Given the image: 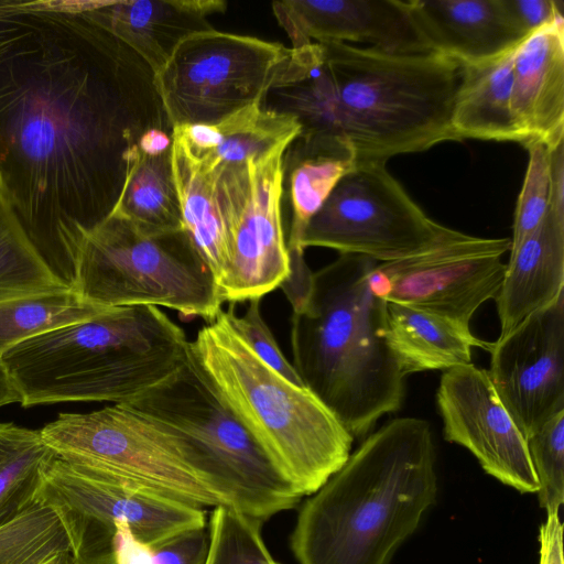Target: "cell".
<instances>
[{"label": "cell", "mask_w": 564, "mask_h": 564, "mask_svg": "<svg viewBox=\"0 0 564 564\" xmlns=\"http://www.w3.org/2000/svg\"><path fill=\"white\" fill-rule=\"evenodd\" d=\"M525 441L539 481V505L547 516L556 514L564 502V411Z\"/></svg>", "instance_id": "35"}, {"label": "cell", "mask_w": 564, "mask_h": 564, "mask_svg": "<svg viewBox=\"0 0 564 564\" xmlns=\"http://www.w3.org/2000/svg\"><path fill=\"white\" fill-rule=\"evenodd\" d=\"M172 170L183 227L210 269L218 290L228 267V228L218 196L217 167L193 158L173 135Z\"/></svg>", "instance_id": "26"}, {"label": "cell", "mask_w": 564, "mask_h": 564, "mask_svg": "<svg viewBox=\"0 0 564 564\" xmlns=\"http://www.w3.org/2000/svg\"><path fill=\"white\" fill-rule=\"evenodd\" d=\"M107 310L85 301L73 290L0 301V354L31 337Z\"/></svg>", "instance_id": "30"}, {"label": "cell", "mask_w": 564, "mask_h": 564, "mask_svg": "<svg viewBox=\"0 0 564 564\" xmlns=\"http://www.w3.org/2000/svg\"><path fill=\"white\" fill-rule=\"evenodd\" d=\"M260 301L261 299L250 300L242 316L236 315L234 304H230L227 311L232 326L262 361L295 384L305 386L265 324L261 315Z\"/></svg>", "instance_id": "36"}, {"label": "cell", "mask_w": 564, "mask_h": 564, "mask_svg": "<svg viewBox=\"0 0 564 564\" xmlns=\"http://www.w3.org/2000/svg\"><path fill=\"white\" fill-rule=\"evenodd\" d=\"M494 388L527 440L564 411V294L492 343Z\"/></svg>", "instance_id": "15"}, {"label": "cell", "mask_w": 564, "mask_h": 564, "mask_svg": "<svg viewBox=\"0 0 564 564\" xmlns=\"http://www.w3.org/2000/svg\"><path fill=\"white\" fill-rule=\"evenodd\" d=\"M69 290L44 263L0 194V301Z\"/></svg>", "instance_id": "29"}, {"label": "cell", "mask_w": 564, "mask_h": 564, "mask_svg": "<svg viewBox=\"0 0 564 564\" xmlns=\"http://www.w3.org/2000/svg\"><path fill=\"white\" fill-rule=\"evenodd\" d=\"M21 393L7 370L0 354V408L11 403L21 404Z\"/></svg>", "instance_id": "40"}, {"label": "cell", "mask_w": 564, "mask_h": 564, "mask_svg": "<svg viewBox=\"0 0 564 564\" xmlns=\"http://www.w3.org/2000/svg\"><path fill=\"white\" fill-rule=\"evenodd\" d=\"M263 522L226 507H214L208 520V553L205 564H281L262 536Z\"/></svg>", "instance_id": "32"}, {"label": "cell", "mask_w": 564, "mask_h": 564, "mask_svg": "<svg viewBox=\"0 0 564 564\" xmlns=\"http://www.w3.org/2000/svg\"><path fill=\"white\" fill-rule=\"evenodd\" d=\"M189 340L155 306L112 307L12 346L1 359L24 408L126 403L175 373Z\"/></svg>", "instance_id": "4"}, {"label": "cell", "mask_w": 564, "mask_h": 564, "mask_svg": "<svg viewBox=\"0 0 564 564\" xmlns=\"http://www.w3.org/2000/svg\"><path fill=\"white\" fill-rule=\"evenodd\" d=\"M551 149V198L549 212L564 220V141Z\"/></svg>", "instance_id": "39"}, {"label": "cell", "mask_w": 564, "mask_h": 564, "mask_svg": "<svg viewBox=\"0 0 564 564\" xmlns=\"http://www.w3.org/2000/svg\"><path fill=\"white\" fill-rule=\"evenodd\" d=\"M36 498L68 533L76 564H111L116 523L148 545L207 525L206 509L87 473L57 456L46 465Z\"/></svg>", "instance_id": "10"}, {"label": "cell", "mask_w": 564, "mask_h": 564, "mask_svg": "<svg viewBox=\"0 0 564 564\" xmlns=\"http://www.w3.org/2000/svg\"><path fill=\"white\" fill-rule=\"evenodd\" d=\"M41 434L57 456L93 475L202 509L220 506L194 444L126 403L61 413Z\"/></svg>", "instance_id": "9"}, {"label": "cell", "mask_w": 564, "mask_h": 564, "mask_svg": "<svg viewBox=\"0 0 564 564\" xmlns=\"http://www.w3.org/2000/svg\"><path fill=\"white\" fill-rule=\"evenodd\" d=\"M436 496L429 422L393 419L303 501L291 550L299 564H390Z\"/></svg>", "instance_id": "2"}, {"label": "cell", "mask_w": 564, "mask_h": 564, "mask_svg": "<svg viewBox=\"0 0 564 564\" xmlns=\"http://www.w3.org/2000/svg\"><path fill=\"white\" fill-rule=\"evenodd\" d=\"M337 132L357 163L458 141L451 126L460 65L437 53H392L349 43H321Z\"/></svg>", "instance_id": "6"}, {"label": "cell", "mask_w": 564, "mask_h": 564, "mask_svg": "<svg viewBox=\"0 0 564 564\" xmlns=\"http://www.w3.org/2000/svg\"><path fill=\"white\" fill-rule=\"evenodd\" d=\"M510 106L525 142L534 139L554 148L564 141V19L514 47Z\"/></svg>", "instance_id": "19"}, {"label": "cell", "mask_w": 564, "mask_h": 564, "mask_svg": "<svg viewBox=\"0 0 564 564\" xmlns=\"http://www.w3.org/2000/svg\"><path fill=\"white\" fill-rule=\"evenodd\" d=\"M356 165L354 150L341 135L300 134L288 145L282 186L291 212L289 253H304L299 243L308 220Z\"/></svg>", "instance_id": "22"}, {"label": "cell", "mask_w": 564, "mask_h": 564, "mask_svg": "<svg viewBox=\"0 0 564 564\" xmlns=\"http://www.w3.org/2000/svg\"><path fill=\"white\" fill-rule=\"evenodd\" d=\"M189 347L221 400L302 497L346 463L352 435L307 387L262 361L228 311L204 325Z\"/></svg>", "instance_id": "5"}, {"label": "cell", "mask_w": 564, "mask_h": 564, "mask_svg": "<svg viewBox=\"0 0 564 564\" xmlns=\"http://www.w3.org/2000/svg\"><path fill=\"white\" fill-rule=\"evenodd\" d=\"M73 291L105 308L162 306L207 323L224 303L185 229L145 235L115 215L87 237Z\"/></svg>", "instance_id": "8"}, {"label": "cell", "mask_w": 564, "mask_h": 564, "mask_svg": "<svg viewBox=\"0 0 564 564\" xmlns=\"http://www.w3.org/2000/svg\"><path fill=\"white\" fill-rule=\"evenodd\" d=\"M444 438L468 449L481 468L522 494H536L527 441L500 401L488 370L470 364L443 372L436 391Z\"/></svg>", "instance_id": "16"}, {"label": "cell", "mask_w": 564, "mask_h": 564, "mask_svg": "<svg viewBox=\"0 0 564 564\" xmlns=\"http://www.w3.org/2000/svg\"><path fill=\"white\" fill-rule=\"evenodd\" d=\"M513 50L495 58L459 64L451 126L458 141L478 139L524 144L510 106Z\"/></svg>", "instance_id": "25"}, {"label": "cell", "mask_w": 564, "mask_h": 564, "mask_svg": "<svg viewBox=\"0 0 564 564\" xmlns=\"http://www.w3.org/2000/svg\"><path fill=\"white\" fill-rule=\"evenodd\" d=\"M564 294V220L550 212L509 261L495 297L500 335Z\"/></svg>", "instance_id": "21"}, {"label": "cell", "mask_w": 564, "mask_h": 564, "mask_svg": "<svg viewBox=\"0 0 564 564\" xmlns=\"http://www.w3.org/2000/svg\"><path fill=\"white\" fill-rule=\"evenodd\" d=\"M44 564H75L73 554H61Z\"/></svg>", "instance_id": "41"}, {"label": "cell", "mask_w": 564, "mask_h": 564, "mask_svg": "<svg viewBox=\"0 0 564 564\" xmlns=\"http://www.w3.org/2000/svg\"><path fill=\"white\" fill-rule=\"evenodd\" d=\"M272 12L291 48L355 42L392 53H433L404 0H285L273 2Z\"/></svg>", "instance_id": "17"}, {"label": "cell", "mask_w": 564, "mask_h": 564, "mask_svg": "<svg viewBox=\"0 0 564 564\" xmlns=\"http://www.w3.org/2000/svg\"><path fill=\"white\" fill-rule=\"evenodd\" d=\"M289 54L281 43L215 29L188 36L155 73L172 128L214 123L262 102Z\"/></svg>", "instance_id": "12"}, {"label": "cell", "mask_w": 564, "mask_h": 564, "mask_svg": "<svg viewBox=\"0 0 564 564\" xmlns=\"http://www.w3.org/2000/svg\"><path fill=\"white\" fill-rule=\"evenodd\" d=\"M61 554H73L66 528L57 512L37 498L0 525V564H44Z\"/></svg>", "instance_id": "31"}, {"label": "cell", "mask_w": 564, "mask_h": 564, "mask_svg": "<svg viewBox=\"0 0 564 564\" xmlns=\"http://www.w3.org/2000/svg\"><path fill=\"white\" fill-rule=\"evenodd\" d=\"M116 527L111 564H205L209 544L207 525L158 545L139 541L124 522H117Z\"/></svg>", "instance_id": "33"}, {"label": "cell", "mask_w": 564, "mask_h": 564, "mask_svg": "<svg viewBox=\"0 0 564 564\" xmlns=\"http://www.w3.org/2000/svg\"><path fill=\"white\" fill-rule=\"evenodd\" d=\"M458 230L431 217L411 198L386 163H357L308 220L299 248L399 261L426 251Z\"/></svg>", "instance_id": "11"}, {"label": "cell", "mask_w": 564, "mask_h": 564, "mask_svg": "<svg viewBox=\"0 0 564 564\" xmlns=\"http://www.w3.org/2000/svg\"><path fill=\"white\" fill-rule=\"evenodd\" d=\"M111 215L145 235L184 229L173 177L172 148L159 154H147L139 149Z\"/></svg>", "instance_id": "27"}, {"label": "cell", "mask_w": 564, "mask_h": 564, "mask_svg": "<svg viewBox=\"0 0 564 564\" xmlns=\"http://www.w3.org/2000/svg\"><path fill=\"white\" fill-rule=\"evenodd\" d=\"M510 238H482L458 231L451 239L412 257L378 263L372 289L387 302L442 316L470 329V319L495 300L503 280Z\"/></svg>", "instance_id": "14"}, {"label": "cell", "mask_w": 564, "mask_h": 564, "mask_svg": "<svg viewBox=\"0 0 564 564\" xmlns=\"http://www.w3.org/2000/svg\"><path fill=\"white\" fill-rule=\"evenodd\" d=\"M377 261L340 254L313 273L291 317L293 367L352 437H365L403 402L405 377L383 334L386 301L372 289Z\"/></svg>", "instance_id": "3"}, {"label": "cell", "mask_w": 564, "mask_h": 564, "mask_svg": "<svg viewBox=\"0 0 564 564\" xmlns=\"http://www.w3.org/2000/svg\"><path fill=\"white\" fill-rule=\"evenodd\" d=\"M383 334L404 377L470 364L474 347L489 351L492 345L442 316L387 301Z\"/></svg>", "instance_id": "24"}, {"label": "cell", "mask_w": 564, "mask_h": 564, "mask_svg": "<svg viewBox=\"0 0 564 564\" xmlns=\"http://www.w3.org/2000/svg\"><path fill=\"white\" fill-rule=\"evenodd\" d=\"M150 129L173 131L133 50L70 0H0V194L72 290Z\"/></svg>", "instance_id": "1"}, {"label": "cell", "mask_w": 564, "mask_h": 564, "mask_svg": "<svg viewBox=\"0 0 564 564\" xmlns=\"http://www.w3.org/2000/svg\"><path fill=\"white\" fill-rule=\"evenodd\" d=\"M540 564L563 563V525L558 513L547 516L540 528Z\"/></svg>", "instance_id": "38"}, {"label": "cell", "mask_w": 564, "mask_h": 564, "mask_svg": "<svg viewBox=\"0 0 564 564\" xmlns=\"http://www.w3.org/2000/svg\"><path fill=\"white\" fill-rule=\"evenodd\" d=\"M514 30L525 39L563 17V2L556 0H500Z\"/></svg>", "instance_id": "37"}, {"label": "cell", "mask_w": 564, "mask_h": 564, "mask_svg": "<svg viewBox=\"0 0 564 564\" xmlns=\"http://www.w3.org/2000/svg\"><path fill=\"white\" fill-rule=\"evenodd\" d=\"M431 52L459 64L488 61L514 48L523 39L500 0H404Z\"/></svg>", "instance_id": "20"}, {"label": "cell", "mask_w": 564, "mask_h": 564, "mask_svg": "<svg viewBox=\"0 0 564 564\" xmlns=\"http://www.w3.org/2000/svg\"><path fill=\"white\" fill-rule=\"evenodd\" d=\"M523 147L528 151V165L514 208L509 252L543 221L550 209L551 149L534 139Z\"/></svg>", "instance_id": "34"}, {"label": "cell", "mask_w": 564, "mask_h": 564, "mask_svg": "<svg viewBox=\"0 0 564 564\" xmlns=\"http://www.w3.org/2000/svg\"><path fill=\"white\" fill-rule=\"evenodd\" d=\"M55 455L41 430L0 422V525L36 499L43 471Z\"/></svg>", "instance_id": "28"}, {"label": "cell", "mask_w": 564, "mask_h": 564, "mask_svg": "<svg viewBox=\"0 0 564 564\" xmlns=\"http://www.w3.org/2000/svg\"><path fill=\"white\" fill-rule=\"evenodd\" d=\"M301 131L294 117L258 102L214 123L174 127L172 135L193 158L215 169L220 164L245 163L286 148Z\"/></svg>", "instance_id": "23"}, {"label": "cell", "mask_w": 564, "mask_h": 564, "mask_svg": "<svg viewBox=\"0 0 564 564\" xmlns=\"http://www.w3.org/2000/svg\"><path fill=\"white\" fill-rule=\"evenodd\" d=\"M76 564V563H75Z\"/></svg>", "instance_id": "42"}, {"label": "cell", "mask_w": 564, "mask_h": 564, "mask_svg": "<svg viewBox=\"0 0 564 564\" xmlns=\"http://www.w3.org/2000/svg\"><path fill=\"white\" fill-rule=\"evenodd\" d=\"M70 3L133 50L154 74L185 39L214 29L208 17L227 9V3L220 0H70Z\"/></svg>", "instance_id": "18"}, {"label": "cell", "mask_w": 564, "mask_h": 564, "mask_svg": "<svg viewBox=\"0 0 564 564\" xmlns=\"http://www.w3.org/2000/svg\"><path fill=\"white\" fill-rule=\"evenodd\" d=\"M126 404L194 444L221 506L264 523L301 502L303 497L221 400L191 347L175 373Z\"/></svg>", "instance_id": "7"}, {"label": "cell", "mask_w": 564, "mask_h": 564, "mask_svg": "<svg viewBox=\"0 0 564 564\" xmlns=\"http://www.w3.org/2000/svg\"><path fill=\"white\" fill-rule=\"evenodd\" d=\"M286 148L245 163L217 166L218 196L229 237L228 267L219 284L224 302L262 299L290 275L281 207Z\"/></svg>", "instance_id": "13"}]
</instances>
